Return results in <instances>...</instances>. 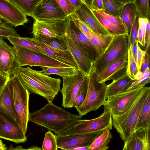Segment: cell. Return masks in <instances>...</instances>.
<instances>
[{"label": "cell", "instance_id": "37", "mask_svg": "<svg viewBox=\"0 0 150 150\" xmlns=\"http://www.w3.org/2000/svg\"><path fill=\"white\" fill-rule=\"evenodd\" d=\"M134 3L139 17L150 19V8L149 0H135Z\"/></svg>", "mask_w": 150, "mask_h": 150}, {"label": "cell", "instance_id": "22", "mask_svg": "<svg viewBox=\"0 0 150 150\" xmlns=\"http://www.w3.org/2000/svg\"><path fill=\"white\" fill-rule=\"evenodd\" d=\"M35 39L38 45L46 54L61 63L78 69L77 64L69 50H62L55 49Z\"/></svg>", "mask_w": 150, "mask_h": 150}, {"label": "cell", "instance_id": "58", "mask_svg": "<svg viewBox=\"0 0 150 150\" xmlns=\"http://www.w3.org/2000/svg\"><path fill=\"white\" fill-rule=\"evenodd\" d=\"M40 147H39L37 146H32L26 149V150H41Z\"/></svg>", "mask_w": 150, "mask_h": 150}, {"label": "cell", "instance_id": "33", "mask_svg": "<svg viewBox=\"0 0 150 150\" xmlns=\"http://www.w3.org/2000/svg\"><path fill=\"white\" fill-rule=\"evenodd\" d=\"M102 11L105 13L120 17L124 4L118 0H102Z\"/></svg>", "mask_w": 150, "mask_h": 150}, {"label": "cell", "instance_id": "6", "mask_svg": "<svg viewBox=\"0 0 150 150\" xmlns=\"http://www.w3.org/2000/svg\"><path fill=\"white\" fill-rule=\"evenodd\" d=\"M128 37L127 34L114 36L109 45L94 63L97 75L111 63L128 54Z\"/></svg>", "mask_w": 150, "mask_h": 150}, {"label": "cell", "instance_id": "1", "mask_svg": "<svg viewBox=\"0 0 150 150\" xmlns=\"http://www.w3.org/2000/svg\"><path fill=\"white\" fill-rule=\"evenodd\" d=\"M82 117L71 113L50 102L38 111L29 112L28 120L57 134L81 120Z\"/></svg>", "mask_w": 150, "mask_h": 150}, {"label": "cell", "instance_id": "20", "mask_svg": "<svg viewBox=\"0 0 150 150\" xmlns=\"http://www.w3.org/2000/svg\"><path fill=\"white\" fill-rule=\"evenodd\" d=\"M128 54L110 64L103 72L97 75V79L100 82L119 78L127 72Z\"/></svg>", "mask_w": 150, "mask_h": 150}, {"label": "cell", "instance_id": "15", "mask_svg": "<svg viewBox=\"0 0 150 150\" xmlns=\"http://www.w3.org/2000/svg\"><path fill=\"white\" fill-rule=\"evenodd\" d=\"M27 16L9 0H0V18L13 27L23 25L28 20Z\"/></svg>", "mask_w": 150, "mask_h": 150}, {"label": "cell", "instance_id": "52", "mask_svg": "<svg viewBox=\"0 0 150 150\" xmlns=\"http://www.w3.org/2000/svg\"><path fill=\"white\" fill-rule=\"evenodd\" d=\"M143 36V34L142 30L139 27L137 41L138 43L141 45L142 46Z\"/></svg>", "mask_w": 150, "mask_h": 150}, {"label": "cell", "instance_id": "23", "mask_svg": "<svg viewBox=\"0 0 150 150\" xmlns=\"http://www.w3.org/2000/svg\"><path fill=\"white\" fill-rule=\"evenodd\" d=\"M134 80L127 75V72L106 85V98L116 95L127 90Z\"/></svg>", "mask_w": 150, "mask_h": 150}, {"label": "cell", "instance_id": "7", "mask_svg": "<svg viewBox=\"0 0 150 150\" xmlns=\"http://www.w3.org/2000/svg\"><path fill=\"white\" fill-rule=\"evenodd\" d=\"M112 116L105 106L103 113L98 117L91 120H80L69 126L59 136L69 135L90 133L112 128Z\"/></svg>", "mask_w": 150, "mask_h": 150}, {"label": "cell", "instance_id": "30", "mask_svg": "<svg viewBox=\"0 0 150 150\" xmlns=\"http://www.w3.org/2000/svg\"><path fill=\"white\" fill-rule=\"evenodd\" d=\"M34 38L54 48L62 50H68L64 36L59 38L38 35Z\"/></svg>", "mask_w": 150, "mask_h": 150}, {"label": "cell", "instance_id": "29", "mask_svg": "<svg viewBox=\"0 0 150 150\" xmlns=\"http://www.w3.org/2000/svg\"><path fill=\"white\" fill-rule=\"evenodd\" d=\"M112 137L110 129L107 128L89 146V150H106L109 148V143Z\"/></svg>", "mask_w": 150, "mask_h": 150}, {"label": "cell", "instance_id": "18", "mask_svg": "<svg viewBox=\"0 0 150 150\" xmlns=\"http://www.w3.org/2000/svg\"><path fill=\"white\" fill-rule=\"evenodd\" d=\"M74 13L80 21L93 33L102 35H110L91 10L84 2Z\"/></svg>", "mask_w": 150, "mask_h": 150}, {"label": "cell", "instance_id": "55", "mask_svg": "<svg viewBox=\"0 0 150 150\" xmlns=\"http://www.w3.org/2000/svg\"><path fill=\"white\" fill-rule=\"evenodd\" d=\"M89 146H85L75 148L73 150H89Z\"/></svg>", "mask_w": 150, "mask_h": 150}, {"label": "cell", "instance_id": "4", "mask_svg": "<svg viewBox=\"0 0 150 150\" xmlns=\"http://www.w3.org/2000/svg\"><path fill=\"white\" fill-rule=\"evenodd\" d=\"M6 85L9 89L17 123L26 133L28 121L30 93L23 86L16 74L10 77Z\"/></svg>", "mask_w": 150, "mask_h": 150}, {"label": "cell", "instance_id": "48", "mask_svg": "<svg viewBox=\"0 0 150 150\" xmlns=\"http://www.w3.org/2000/svg\"><path fill=\"white\" fill-rule=\"evenodd\" d=\"M150 54L146 51L142 63L140 71L143 73L149 67Z\"/></svg>", "mask_w": 150, "mask_h": 150}, {"label": "cell", "instance_id": "5", "mask_svg": "<svg viewBox=\"0 0 150 150\" xmlns=\"http://www.w3.org/2000/svg\"><path fill=\"white\" fill-rule=\"evenodd\" d=\"M88 77V87L85 100L81 106L76 108L79 115L81 116L90 112L96 111L103 105L107 100L106 85L105 82L98 81L94 68Z\"/></svg>", "mask_w": 150, "mask_h": 150}, {"label": "cell", "instance_id": "19", "mask_svg": "<svg viewBox=\"0 0 150 150\" xmlns=\"http://www.w3.org/2000/svg\"><path fill=\"white\" fill-rule=\"evenodd\" d=\"M150 128L136 130L124 142L123 150H150Z\"/></svg>", "mask_w": 150, "mask_h": 150}, {"label": "cell", "instance_id": "27", "mask_svg": "<svg viewBox=\"0 0 150 150\" xmlns=\"http://www.w3.org/2000/svg\"><path fill=\"white\" fill-rule=\"evenodd\" d=\"M95 16L110 35L114 36L127 34L123 25L114 24L104 17L97 11L91 10Z\"/></svg>", "mask_w": 150, "mask_h": 150}, {"label": "cell", "instance_id": "32", "mask_svg": "<svg viewBox=\"0 0 150 150\" xmlns=\"http://www.w3.org/2000/svg\"><path fill=\"white\" fill-rule=\"evenodd\" d=\"M42 70L39 72L49 76L51 74H56L61 77L70 76L75 74L78 70L76 68L71 67H42Z\"/></svg>", "mask_w": 150, "mask_h": 150}, {"label": "cell", "instance_id": "38", "mask_svg": "<svg viewBox=\"0 0 150 150\" xmlns=\"http://www.w3.org/2000/svg\"><path fill=\"white\" fill-rule=\"evenodd\" d=\"M57 146L56 137L49 131L46 132L42 143L43 150H57Z\"/></svg>", "mask_w": 150, "mask_h": 150}, {"label": "cell", "instance_id": "62", "mask_svg": "<svg viewBox=\"0 0 150 150\" xmlns=\"http://www.w3.org/2000/svg\"></svg>", "mask_w": 150, "mask_h": 150}, {"label": "cell", "instance_id": "2", "mask_svg": "<svg viewBox=\"0 0 150 150\" xmlns=\"http://www.w3.org/2000/svg\"><path fill=\"white\" fill-rule=\"evenodd\" d=\"M21 83L30 94H38L52 102L60 91L61 81L29 67H20L16 73Z\"/></svg>", "mask_w": 150, "mask_h": 150}, {"label": "cell", "instance_id": "26", "mask_svg": "<svg viewBox=\"0 0 150 150\" xmlns=\"http://www.w3.org/2000/svg\"><path fill=\"white\" fill-rule=\"evenodd\" d=\"M146 128H150V92L147 94L140 112L135 131Z\"/></svg>", "mask_w": 150, "mask_h": 150}, {"label": "cell", "instance_id": "44", "mask_svg": "<svg viewBox=\"0 0 150 150\" xmlns=\"http://www.w3.org/2000/svg\"><path fill=\"white\" fill-rule=\"evenodd\" d=\"M10 77L0 68V95Z\"/></svg>", "mask_w": 150, "mask_h": 150}, {"label": "cell", "instance_id": "47", "mask_svg": "<svg viewBox=\"0 0 150 150\" xmlns=\"http://www.w3.org/2000/svg\"><path fill=\"white\" fill-rule=\"evenodd\" d=\"M148 19L146 18H139L138 20L139 27L142 30L143 34L142 47L145 46V35L146 28V23Z\"/></svg>", "mask_w": 150, "mask_h": 150}, {"label": "cell", "instance_id": "34", "mask_svg": "<svg viewBox=\"0 0 150 150\" xmlns=\"http://www.w3.org/2000/svg\"><path fill=\"white\" fill-rule=\"evenodd\" d=\"M26 16L31 17L36 6L42 0H9Z\"/></svg>", "mask_w": 150, "mask_h": 150}, {"label": "cell", "instance_id": "3", "mask_svg": "<svg viewBox=\"0 0 150 150\" xmlns=\"http://www.w3.org/2000/svg\"><path fill=\"white\" fill-rule=\"evenodd\" d=\"M150 88L144 86L139 96L131 107L120 115H112V125L125 142L135 131L139 115Z\"/></svg>", "mask_w": 150, "mask_h": 150}, {"label": "cell", "instance_id": "46", "mask_svg": "<svg viewBox=\"0 0 150 150\" xmlns=\"http://www.w3.org/2000/svg\"><path fill=\"white\" fill-rule=\"evenodd\" d=\"M150 19H148L146 23V28L145 35L144 51H148L150 44Z\"/></svg>", "mask_w": 150, "mask_h": 150}, {"label": "cell", "instance_id": "54", "mask_svg": "<svg viewBox=\"0 0 150 150\" xmlns=\"http://www.w3.org/2000/svg\"><path fill=\"white\" fill-rule=\"evenodd\" d=\"M143 77V73L140 71H138L135 75L136 80L141 79Z\"/></svg>", "mask_w": 150, "mask_h": 150}, {"label": "cell", "instance_id": "21", "mask_svg": "<svg viewBox=\"0 0 150 150\" xmlns=\"http://www.w3.org/2000/svg\"><path fill=\"white\" fill-rule=\"evenodd\" d=\"M68 50L71 52L79 70L88 76L94 68V62L90 60L78 45L69 38L64 36Z\"/></svg>", "mask_w": 150, "mask_h": 150}, {"label": "cell", "instance_id": "45", "mask_svg": "<svg viewBox=\"0 0 150 150\" xmlns=\"http://www.w3.org/2000/svg\"><path fill=\"white\" fill-rule=\"evenodd\" d=\"M146 52L142 50L138 45L137 52L136 63L138 71H140L142 63Z\"/></svg>", "mask_w": 150, "mask_h": 150}, {"label": "cell", "instance_id": "35", "mask_svg": "<svg viewBox=\"0 0 150 150\" xmlns=\"http://www.w3.org/2000/svg\"><path fill=\"white\" fill-rule=\"evenodd\" d=\"M138 71L136 62L132 53V45L130 43L129 44L128 47L127 73L131 79L135 81V75Z\"/></svg>", "mask_w": 150, "mask_h": 150}, {"label": "cell", "instance_id": "40", "mask_svg": "<svg viewBox=\"0 0 150 150\" xmlns=\"http://www.w3.org/2000/svg\"><path fill=\"white\" fill-rule=\"evenodd\" d=\"M143 77L139 80L134 81L127 90L136 88L138 87L144 86L150 82V69L148 68L143 73Z\"/></svg>", "mask_w": 150, "mask_h": 150}, {"label": "cell", "instance_id": "25", "mask_svg": "<svg viewBox=\"0 0 150 150\" xmlns=\"http://www.w3.org/2000/svg\"><path fill=\"white\" fill-rule=\"evenodd\" d=\"M8 39L13 46L32 50L46 54L36 42L35 39L19 36H9Z\"/></svg>", "mask_w": 150, "mask_h": 150}, {"label": "cell", "instance_id": "43", "mask_svg": "<svg viewBox=\"0 0 150 150\" xmlns=\"http://www.w3.org/2000/svg\"><path fill=\"white\" fill-rule=\"evenodd\" d=\"M104 17L112 23L116 25H123L120 17H116L105 13L103 11H97Z\"/></svg>", "mask_w": 150, "mask_h": 150}, {"label": "cell", "instance_id": "12", "mask_svg": "<svg viewBox=\"0 0 150 150\" xmlns=\"http://www.w3.org/2000/svg\"><path fill=\"white\" fill-rule=\"evenodd\" d=\"M86 75L78 70L74 74L62 77L63 86L60 90L62 96V105L64 108H70Z\"/></svg>", "mask_w": 150, "mask_h": 150}, {"label": "cell", "instance_id": "56", "mask_svg": "<svg viewBox=\"0 0 150 150\" xmlns=\"http://www.w3.org/2000/svg\"><path fill=\"white\" fill-rule=\"evenodd\" d=\"M7 147L4 144L2 141L0 139V150H6L7 149Z\"/></svg>", "mask_w": 150, "mask_h": 150}, {"label": "cell", "instance_id": "57", "mask_svg": "<svg viewBox=\"0 0 150 150\" xmlns=\"http://www.w3.org/2000/svg\"><path fill=\"white\" fill-rule=\"evenodd\" d=\"M124 4L130 3H134L135 0H118Z\"/></svg>", "mask_w": 150, "mask_h": 150}, {"label": "cell", "instance_id": "50", "mask_svg": "<svg viewBox=\"0 0 150 150\" xmlns=\"http://www.w3.org/2000/svg\"><path fill=\"white\" fill-rule=\"evenodd\" d=\"M74 11L80 7L83 3V0H69Z\"/></svg>", "mask_w": 150, "mask_h": 150}, {"label": "cell", "instance_id": "60", "mask_svg": "<svg viewBox=\"0 0 150 150\" xmlns=\"http://www.w3.org/2000/svg\"><path fill=\"white\" fill-rule=\"evenodd\" d=\"M0 68L2 69V68H1V64L0 62Z\"/></svg>", "mask_w": 150, "mask_h": 150}, {"label": "cell", "instance_id": "51", "mask_svg": "<svg viewBox=\"0 0 150 150\" xmlns=\"http://www.w3.org/2000/svg\"><path fill=\"white\" fill-rule=\"evenodd\" d=\"M138 45V43L137 40L134 42L133 45H132V53L136 62L137 59V52Z\"/></svg>", "mask_w": 150, "mask_h": 150}, {"label": "cell", "instance_id": "10", "mask_svg": "<svg viewBox=\"0 0 150 150\" xmlns=\"http://www.w3.org/2000/svg\"><path fill=\"white\" fill-rule=\"evenodd\" d=\"M64 36L77 44L92 62H94L100 56L95 46L75 24L70 15L67 18Z\"/></svg>", "mask_w": 150, "mask_h": 150}, {"label": "cell", "instance_id": "36", "mask_svg": "<svg viewBox=\"0 0 150 150\" xmlns=\"http://www.w3.org/2000/svg\"><path fill=\"white\" fill-rule=\"evenodd\" d=\"M88 82V77L86 76L79 92L73 102L72 107L75 108L81 106L84 102L87 94Z\"/></svg>", "mask_w": 150, "mask_h": 150}, {"label": "cell", "instance_id": "42", "mask_svg": "<svg viewBox=\"0 0 150 150\" xmlns=\"http://www.w3.org/2000/svg\"><path fill=\"white\" fill-rule=\"evenodd\" d=\"M48 0H42L38 3ZM62 9L65 13L69 16L74 13V9L69 0H54Z\"/></svg>", "mask_w": 150, "mask_h": 150}, {"label": "cell", "instance_id": "49", "mask_svg": "<svg viewBox=\"0 0 150 150\" xmlns=\"http://www.w3.org/2000/svg\"><path fill=\"white\" fill-rule=\"evenodd\" d=\"M103 4L102 0H93L91 10L98 11L102 10Z\"/></svg>", "mask_w": 150, "mask_h": 150}, {"label": "cell", "instance_id": "31", "mask_svg": "<svg viewBox=\"0 0 150 150\" xmlns=\"http://www.w3.org/2000/svg\"><path fill=\"white\" fill-rule=\"evenodd\" d=\"M113 36L110 35H102L93 32L90 40L100 55L109 45Z\"/></svg>", "mask_w": 150, "mask_h": 150}, {"label": "cell", "instance_id": "24", "mask_svg": "<svg viewBox=\"0 0 150 150\" xmlns=\"http://www.w3.org/2000/svg\"><path fill=\"white\" fill-rule=\"evenodd\" d=\"M137 14V8L134 3H128L124 4L120 17L125 29L128 37L135 17Z\"/></svg>", "mask_w": 150, "mask_h": 150}, {"label": "cell", "instance_id": "28", "mask_svg": "<svg viewBox=\"0 0 150 150\" xmlns=\"http://www.w3.org/2000/svg\"><path fill=\"white\" fill-rule=\"evenodd\" d=\"M0 111L16 120V114L11 95L6 85L0 95Z\"/></svg>", "mask_w": 150, "mask_h": 150}, {"label": "cell", "instance_id": "59", "mask_svg": "<svg viewBox=\"0 0 150 150\" xmlns=\"http://www.w3.org/2000/svg\"><path fill=\"white\" fill-rule=\"evenodd\" d=\"M11 149L13 150H23L26 149H23L21 146H17L14 148H12Z\"/></svg>", "mask_w": 150, "mask_h": 150}, {"label": "cell", "instance_id": "14", "mask_svg": "<svg viewBox=\"0 0 150 150\" xmlns=\"http://www.w3.org/2000/svg\"><path fill=\"white\" fill-rule=\"evenodd\" d=\"M103 131L69 135H55L57 148L62 150H69L81 146H90Z\"/></svg>", "mask_w": 150, "mask_h": 150}, {"label": "cell", "instance_id": "11", "mask_svg": "<svg viewBox=\"0 0 150 150\" xmlns=\"http://www.w3.org/2000/svg\"><path fill=\"white\" fill-rule=\"evenodd\" d=\"M67 18L35 20L32 32L34 38L38 35L59 38L64 36Z\"/></svg>", "mask_w": 150, "mask_h": 150}, {"label": "cell", "instance_id": "9", "mask_svg": "<svg viewBox=\"0 0 150 150\" xmlns=\"http://www.w3.org/2000/svg\"><path fill=\"white\" fill-rule=\"evenodd\" d=\"M145 86L127 90L108 97L103 105L108 109L111 115H122L131 107Z\"/></svg>", "mask_w": 150, "mask_h": 150}, {"label": "cell", "instance_id": "61", "mask_svg": "<svg viewBox=\"0 0 150 150\" xmlns=\"http://www.w3.org/2000/svg\"><path fill=\"white\" fill-rule=\"evenodd\" d=\"M2 21H1V18H0V23H1Z\"/></svg>", "mask_w": 150, "mask_h": 150}, {"label": "cell", "instance_id": "17", "mask_svg": "<svg viewBox=\"0 0 150 150\" xmlns=\"http://www.w3.org/2000/svg\"><path fill=\"white\" fill-rule=\"evenodd\" d=\"M0 62L2 70L10 77L16 74L21 67L14 46H10L0 37Z\"/></svg>", "mask_w": 150, "mask_h": 150}, {"label": "cell", "instance_id": "16", "mask_svg": "<svg viewBox=\"0 0 150 150\" xmlns=\"http://www.w3.org/2000/svg\"><path fill=\"white\" fill-rule=\"evenodd\" d=\"M68 16L54 0H48L38 4L31 17L35 20L66 18Z\"/></svg>", "mask_w": 150, "mask_h": 150}, {"label": "cell", "instance_id": "41", "mask_svg": "<svg viewBox=\"0 0 150 150\" xmlns=\"http://www.w3.org/2000/svg\"><path fill=\"white\" fill-rule=\"evenodd\" d=\"M138 14L136 16L132 25L130 33L128 36V42L131 43L132 45L134 42L137 40L138 32L139 29V18Z\"/></svg>", "mask_w": 150, "mask_h": 150}, {"label": "cell", "instance_id": "8", "mask_svg": "<svg viewBox=\"0 0 150 150\" xmlns=\"http://www.w3.org/2000/svg\"><path fill=\"white\" fill-rule=\"evenodd\" d=\"M16 57L21 67L24 66L42 67H71L46 54L14 46Z\"/></svg>", "mask_w": 150, "mask_h": 150}, {"label": "cell", "instance_id": "39", "mask_svg": "<svg viewBox=\"0 0 150 150\" xmlns=\"http://www.w3.org/2000/svg\"><path fill=\"white\" fill-rule=\"evenodd\" d=\"M9 36H19L14 29L13 26L7 22L0 23V37L7 38Z\"/></svg>", "mask_w": 150, "mask_h": 150}, {"label": "cell", "instance_id": "53", "mask_svg": "<svg viewBox=\"0 0 150 150\" xmlns=\"http://www.w3.org/2000/svg\"><path fill=\"white\" fill-rule=\"evenodd\" d=\"M84 3L91 10L92 9V4L93 0H83Z\"/></svg>", "mask_w": 150, "mask_h": 150}, {"label": "cell", "instance_id": "13", "mask_svg": "<svg viewBox=\"0 0 150 150\" xmlns=\"http://www.w3.org/2000/svg\"><path fill=\"white\" fill-rule=\"evenodd\" d=\"M17 122L7 114L0 111V138L16 143L26 142L27 137Z\"/></svg>", "mask_w": 150, "mask_h": 150}]
</instances>
